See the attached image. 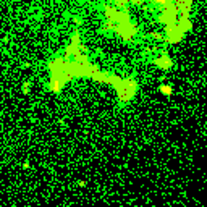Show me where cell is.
<instances>
[{
  "label": "cell",
  "mask_w": 207,
  "mask_h": 207,
  "mask_svg": "<svg viewBox=\"0 0 207 207\" xmlns=\"http://www.w3.org/2000/svg\"><path fill=\"white\" fill-rule=\"evenodd\" d=\"M159 91L162 92L163 96H172V94H173V88H172V86H165V84H163V86H160Z\"/></svg>",
  "instance_id": "cell-1"
},
{
  "label": "cell",
  "mask_w": 207,
  "mask_h": 207,
  "mask_svg": "<svg viewBox=\"0 0 207 207\" xmlns=\"http://www.w3.org/2000/svg\"><path fill=\"white\" fill-rule=\"evenodd\" d=\"M78 186H80V188H84V186H86V181L80 180V181H78Z\"/></svg>",
  "instance_id": "cell-2"
},
{
  "label": "cell",
  "mask_w": 207,
  "mask_h": 207,
  "mask_svg": "<svg viewBox=\"0 0 207 207\" xmlns=\"http://www.w3.org/2000/svg\"><path fill=\"white\" fill-rule=\"evenodd\" d=\"M23 92H24V94L29 92V86H28V84H24V86H23Z\"/></svg>",
  "instance_id": "cell-3"
},
{
  "label": "cell",
  "mask_w": 207,
  "mask_h": 207,
  "mask_svg": "<svg viewBox=\"0 0 207 207\" xmlns=\"http://www.w3.org/2000/svg\"><path fill=\"white\" fill-rule=\"evenodd\" d=\"M23 168H24V170H28V168H29V163L24 162V163H23Z\"/></svg>",
  "instance_id": "cell-4"
}]
</instances>
